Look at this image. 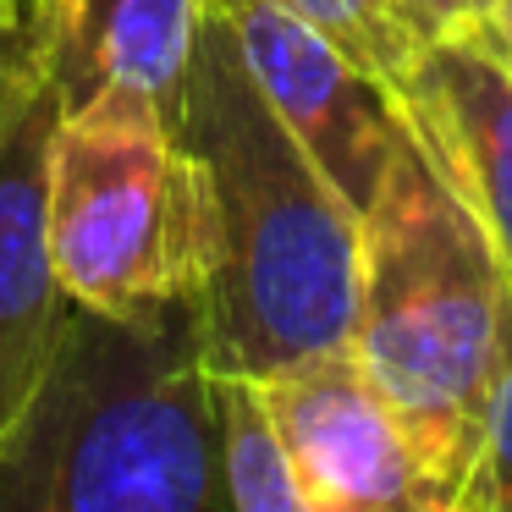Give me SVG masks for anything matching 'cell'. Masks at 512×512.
<instances>
[{
    "label": "cell",
    "instance_id": "6da1fadb",
    "mask_svg": "<svg viewBox=\"0 0 512 512\" xmlns=\"http://www.w3.org/2000/svg\"><path fill=\"white\" fill-rule=\"evenodd\" d=\"M204 182L210 254L199 281L210 369L270 375L353 336L364 215L254 83L232 28L204 6L177 111Z\"/></svg>",
    "mask_w": 512,
    "mask_h": 512
},
{
    "label": "cell",
    "instance_id": "7a4b0ae2",
    "mask_svg": "<svg viewBox=\"0 0 512 512\" xmlns=\"http://www.w3.org/2000/svg\"><path fill=\"white\" fill-rule=\"evenodd\" d=\"M226 501L199 298L144 314L72 303L0 441V512H215Z\"/></svg>",
    "mask_w": 512,
    "mask_h": 512
},
{
    "label": "cell",
    "instance_id": "3957f363",
    "mask_svg": "<svg viewBox=\"0 0 512 512\" xmlns=\"http://www.w3.org/2000/svg\"><path fill=\"white\" fill-rule=\"evenodd\" d=\"M507 292L490 232L408 133L364 210L353 347L413 446L424 512H457L479 463Z\"/></svg>",
    "mask_w": 512,
    "mask_h": 512
},
{
    "label": "cell",
    "instance_id": "277c9868",
    "mask_svg": "<svg viewBox=\"0 0 512 512\" xmlns=\"http://www.w3.org/2000/svg\"><path fill=\"white\" fill-rule=\"evenodd\" d=\"M45 243L72 303L144 314L199 298L210 215L177 116L138 89H105L56 116Z\"/></svg>",
    "mask_w": 512,
    "mask_h": 512
},
{
    "label": "cell",
    "instance_id": "5b68a950",
    "mask_svg": "<svg viewBox=\"0 0 512 512\" xmlns=\"http://www.w3.org/2000/svg\"><path fill=\"white\" fill-rule=\"evenodd\" d=\"M243 50L254 83L358 215L408 138L397 100L336 50L292 0H204Z\"/></svg>",
    "mask_w": 512,
    "mask_h": 512
},
{
    "label": "cell",
    "instance_id": "8992f818",
    "mask_svg": "<svg viewBox=\"0 0 512 512\" xmlns=\"http://www.w3.org/2000/svg\"><path fill=\"white\" fill-rule=\"evenodd\" d=\"M309 512H424V479L353 336L259 375Z\"/></svg>",
    "mask_w": 512,
    "mask_h": 512
},
{
    "label": "cell",
    "instance_id": "52a82bcc",
    "mask_svg": "<svg viewBox=\"0 0 512 512\" xmlns=\"http://www.w3.org/2000/svg\"><path fill=\"white\" fill-rule=\"evenodd\" d=\"M397 111L446 188L479 215L512 281V61L485 17L419 50Z\"/></svg>",
    "mask_w": 512,
    "mask_h": 512
},
{
    "label": "cell",
    "instance_id": "ba28073f",
    "mask_svg": "<svg viewBox=\"0 0 512 512\" xmlns=\"http://www.w3.org/2000/svg\"><path fill=\"white\" fill-rule=\"evenodd\" d=\"M56 116L61 100L45 83V94L0 138V441L39 391L72 314V292L61 287L45 243V166Z\"/></svg>",
    "mask_w": 512,
    "mask_h": 512
},
{
    "label": "cell",
    "instance_id": "9c48e42d",
    "mask_svg": "<svg viewBox=\"0 0 512 512\" xmlns=\"http://www.w3.org/2000/svg\"><path fill=\"white\" fill-rule=\"evenodd\" d=\"M45 83L61 111L105 89H138L182 111L204 0H34Z\"/></svg>",
    "mask_w": 512,
    "mask_h": 512
},
{
    "label": "cell",
    "instance_id": "30bf717a",
    "mask_svg": "<svg viewBox=\"0 0 512 512\" xmlns=\"http://www.w3.org/2000/svg\"><path fill=\"white\" fill-rule=\"evenodd\" d=\"M210 386H215V430H221V474L232 512H309L259 375L210 369Z\"/></svg>",
    "mask_w": 512,
    "mask_h": 512
},
{
    "label": "cell",
    "instance_id": "8fae6325",
    "mask_svg": "<svg viewBox=\"0 0 512 512\" xmlns=\"http://www.w3.org/2000/svg\"><path fill=\"white\" fill-rule=\"evenodd\" d=\"M292 6L320 28L336 50H347L391 100L402 94L419 50L430 45V39L408 23V12H402L397 0H292Z\"/></svg>",
    "mask_w": 512,
    "mask_h": 512
},
{
    "label": "cell",
    "instance_id": "7c38bea8",
    "mask_svg": "<svg viewBox=\"0 0 512 512\" xmlns=\"http://www.w3.org/2000/svg\"><path fill=\"white\" fill-rule=\"evenodd\" d=\"M457 512H512V292L501 303V353L485 402V446H479Z\"/></svg>",
    "mask_w": 512,
    "mask_h": 512
},
{
    "label": "cell",
    "instance_id": "4fadbf2b",
    "mask_svg": "<svg viewBox=\"0 0 512 512\" xmlns=\"http://www.w3.org/2000/svg\"><path fill=\"white\" fill-rule=\"evenodd\" d=\"M39 94H45V56H39L34 0H0V138Z\"/></svg>",
    "mask_w": 512,
    "mask_h": 512
},
{
    "label": "cell",
    "instance_id": "5bb4252c",
    "mask_svg": "<svg viewBox=\"0 0 512 512\" xmlns=\"http://www.w3.org/2000/svg\"><path fill=\"white\" fill-rule=\"evenodd\" d=\"M402 12H408V23L419 28L424 39H435V34H446V28H457L468 17V6L463 0H397Z\"/></svg>",
    "mask_w": 512,
    "mask_h": 512
},
{
    "label": "cell",
    "instance_id": "9a60e30c",
    "mask_svg": "<svg viewBox=\"0 0 512 512\" xmlns=\"http://www.w3.org/2000/svg\"><path fill=\"white\" fill-rule=\"evenodd\" d=\"M485 23L496 28L501 50H507V61H512V0H490V12H485Z\"/></svg>",
    "mask_w": 512,
    "mask_h": 512
},
{
    "label": "cell",
    "instance_id": "2e32d148",
    "mask_svg": "<svg viewBox=\"0 0 512 512\" xmlns=\"http://www.w3.org/2000/svg\"><path fill=\"white\" fill-rule=\"evenodd\" d=\"M463 6H468V17H485L490 12V0H463Z\"/></svg>",
    "mask_w": 512,
    "mask_h": 512
}]
</instances>
